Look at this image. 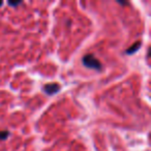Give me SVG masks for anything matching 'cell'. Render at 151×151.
<instances>
[{"label":"cell","mask_w":151,"mask_h":151,"mask_svg":"<svg viewBox=\"0 0 151 151\" xmlns=\"http://www.w3.org/2000/svg\"><path fill=\"white\" fill-rule=\"evenodd\" d=\"M83 62H84V64L86 65V66L93 67V68L99 69V66H101V64H99V61H97L94 57L90 56V55H87V56H85L84 59H83Z\"/></svg>","instance_id":"1"}]
</instances>
